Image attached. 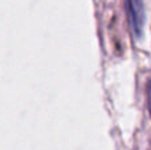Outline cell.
I'll list each match as a JSON object with an SVG mask.
<instances>
[{
    "instance_id": "cell-2",
    "label": "cell",
    "mask_w": 151,
    "mask_h": 150,
    "mask_svg": "<svg viewBox=\"0 0 151 150\" xmlns=\"http://www.w3.org/2000/svg\"><path fill=\"white\" fill-rule=\"evenodd\" d=\"M147 102H149V112L151 116V79L149 81V85H147Z\"/></svg>"
},
{
    "instance_id": "cell-1",
    "label": "cell",
    "mask_w": 151,
    "mask_h": 150,
    "mask_svg": "<svg viewBox=\"0 0 151 150\" xmlns=\"http://www.w3.org/2000/svg\"><path fill=\"white\" fill-rule=\"evenodd\" d=\"M125 7L127 11V17L130 29L137 40L142 39L145 28V5L143 0H125Z\"/></svg>"
}]
</instances>
